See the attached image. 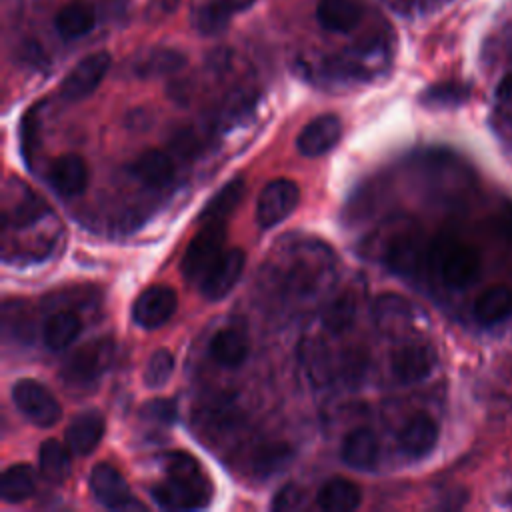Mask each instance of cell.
Returning <instances> with one entry per match:
<instances>
[{
  "mask_svg": "<svg viewBox=\"0 0 512 512\" xmlns=\"http://www.w3.org/2000/svg\"><path fill=\"white\" fill-rule=\"evenodd\" d=\"M178 298L170 286L154 284L138 294L132 304V320L144 330H156L164 326L176 312Z\"/></svg>",
  "mask_w": 512,
  "mask_h": 512,
  "instance_id": "cell-6",
  "label": "cell"
},
{
  "mask_svg": "<svg viewBox=\"0 0 512 512\" xmlns=\"http://www.w3.org/2000/svg\"><path fill=\"white\" fill-rule=\"evenodd\" d=\"M174 372V354L168 348H158L152 352L144 366L142 380L148 388H162Z\"/></svg>",
  "mask_w": 512,
  "mask_h": 512,
  "instance_id": "cell-30",
  "label": "cell"
},
{
  "mask_svg": "<svg viewBox=\"0 0 512 512\" xmlns=\"http://www.w3.org/2000/svg\"><path fill=\"white\" fill-rule=\"evenodd\" d=\"M316 502L322 510L328 512H352L362 502L360 488L346 478H330L316 496Z\"/></svg>",
  "mask_w": 512,
  "mask_h": 512,
  "instance_id": "cell-20",
  "label": "cell"
},
{
  "mask_svg": "<svg viewBox=\"0 0 512 512\" xmlns=\"http://www.w3.org/2000/svg\"><path fill=\"white\" fill-rule=\"evenodd\" d=\"M236 10H242V8L232 0H202L192 10V26L204 36L220 34L226 30Z\"/></svg>",
  "mask_w": 512,
  "mask_h": 512,
  "instance_id": "cell-19",
  "label": "cell"
},
{
  "mask_svg": "<svg viewBox=\"0 0 512 512\" xmlns=\"http://www.w3.org/2000/svg\"><path fill=\"white\" fill-rule=\"evenodd\" d=\"M110 54L108 52H94L82 58L62 80L60 84V94L62 98L76 102L86 96H90L106 76L110 68Z\"/></svg>",
  "mask_w": 512,
  "mask_h": 512,
  "instance_id": "cell-8",
  "label": "cell"
},
{
  "mask_svg": "<svg viewBox=\"0 0 512 512\" xmlns=\"http://www.w3.org/2000/svg\"><path fill=\"white\" fill-rule=\"evenodd\" d=\"M342 138V122L336 114H322L310 120L296 138V148L302 156L316 158L332 150Z\"/></svg>",
  "mask_w": 512,
  "mask_h": 512,
  "instance_id": "cell-12",
  "label": "cell"
},
{
  "mask_svg": "<svg viewBox=\"0 0 512 512\" xmlns=\"http://www.w3.org/2000/svg\"><path fill=\"white\" fill-rule=\"evenodd\" d=\"M466 98V90L458 84H438L422 94V102L428 106H446L458 104Z\"/></svg>",
  "mask_w": 512,
  "mask_h": 512,
  "instance_id": "cell-32",
  "label": "cell"
},
{
  "mask_svg": "<svg viewBox=\"0 0 512 512\" xmlns=\"http://www.w3.org/2000/svg\"><path fill=\"white\" fill-rule=\"evenodd\" d=\"M356 316V300L352 294L344 292L340 294L324 312V326L334 332L340 334L344 330H348L354 322Z\"/></svg>",
  "mask_w": 512,
  "mask_h": 512,
  "instance_id": "cell-29",
  "label": "cell"
},
{
  "mask_svg": "<svg viewBox=\"0 0 512 512\" xmlns=\"http://www.w3.org/2000/svg\"><path fill=\"white\" fill-rule=\"evenodd\" d=\"M300 204V188L288 178L268 182L256 200V222L260 228H274Z\"/></svg>",
  "mask_w": 512,
  "mask_h": 512,
  "instance_id": "cell-5",
  "label": "cell"
},
{
  "mask_svg": "<svg viewBox=\"0 0 512 512\" xmlns=\"http://www.w3.org/2000/svg\"><path fill=\"white\" fill-rule=\"evenodd\" d=\"M132 174L140 182H144V184H148L152 188H162V186L172 182V178H174V164H172L170 156H166L164 152H160V150H146L132 164Z\"/></svg>",
  "mask_w": 512,
  "mask_h": 512,
  "instance_id": "cell-22",
  "label": "cell"
},
{
  "mask_svg": "<svg viewBox=\"0 0 512 512\" xmlns=\"http://www.w3.org/2000/svg\"><path fill=\"white\" fill-rule=\"evenodd\" d=\"M438 434L440 432L434 418L424 412H418L402 426V430L398 432V442L408 458L418 460L434 450Z\"/></svg>",
  "mask_w": 512,
  "mask_h": 512,
  "instance_id": "cell-13",
  "label": "cell"
},
{
  "mask_svg": "<svg viewBox=\"0 0 512 512\" xmlns=\"http://www.w3.org/2000/svg\"><path fill=\"white\" fill-rule=\"evenodd\" d=\"M94 24H96V8L86 0L66 2L54 18V26L58 34L66 40L88 34L94 28Z\"/></svg>",
  "mask_w": 512,
  "mask_h": 512,
  "instance_id": "cell-18",
  "label": "cell"
},
{
  "mask_svg": "<svg viewBox=\"0 0 512 512\" xmlns=\"http://www.w3.org/2000/svg\"><path fill=\"white\" fill-rule=\"evenodd\" d=\"M48 180L60 196H78L88 186V166L78 154H62L52 162L48 170Z\"/></svg>",
  "mask_w": 512,
  "mask_h": 512,
  "instance_id": "cell-14",
  "label": "cell"
},
{
  "mask_svg": "<svg viewBox=\"0 0 512 512\" xmlns=\"http://www.w3.org/2000/svg\"><path fill=\"white\" fill-rule=\"evenodd\" d=\"M226 222H202V228L194 234L190 244L186 246L182 258V274L188 282H200L210 266L224 252L226 238Z\"/></svg>",
  "mask_w": 512,
  "mask_h": 512,
  "instance_id": "cell-2",
  "label": "cell"
},
{
  "mask_svg": "<svg viewBox=\"0 0 512 512\" xmlns=\"http://www.w3.org/2000/svg\"><path fill=\"white\" fill-rule=\"evenodd\" d=\"M114 358V340L112 338H98L80 346L64 364L62 378L68 384H90L98 380L112 364Z\"/></svg>",
  "mask_w": 512,
  "mask_h": 512,
  "instance_id": "cell-3",
  "label": "cell"
},
{
  "mask_svg": "<svg viewBox=\"0 0 512 512\" xmlns=\"http://www.w3.org/2000/svg\"><path fill=\"white\" fill-rule=\"evenodd\" d=\"M304 490L298 486V484H286L282 486L274 500H272V510H292V508H298L304 500Z\"/></svg>",
  "mask_w": 512,
  "mask_h": 512,
  "instance_id": "cell-33",
  "label": "cell"
},
{
  "mask_svg": "<svg viewBox=\"0 0 512 512\" xmlns=\"http://www.w3.org/2000/svg\"><path fill=\"white\" fill-rule=\"evenodd\" d=\"M496 96H498L502 102L512 104V72L506 74V76L500 80V84H498V88H496Z\"/></svg>",
  "mask_w": 512,
  "mask_h": 512,
  "instance_id": "cell-34",
  "label": "cell"
},
{
  "mask_svg": "<svg viewBox=\"0 0 512 512\" xmlns=\"http://www.w3.org/2000/svg\"><path fill=\"white\" fill-rule=\"evenodd\" d=\"M12 402L32 424L40 428H52L62 416L56 396L32 378H22L12 386Z\"/></svg>",
  "mask_w": 512,
  "mask_h": 512,
  "instance_id": "cell-4",
  "label": "cell"
},
{
  "mask_svg": "<svg viewBox=\"0 0 512 512\" xmlns=\"http://www.w3.org/2000/svg\"><path fill=\"white\" fill-rule=\"evenodd\" d=\"M342 460L356 470H372L378 462L380 446L370 428H354L342 442Z\"/></svg>",
  "mask_w": 512,
  "mask_h": 512,
  "instance_id": "cell-17",
  "label": "cell"
},
{
  "mask_svg": "<svg viewBox=\"0 0 512 512\" xmlns=\"http://www.w3.org/2000/svg\"><path fill=\"white\" fill-rule=\"evenodd\" d=\"M210 356L224 368L240 366L248 356V338L238 328H224L216 332L210 342Z\"/></svg>",
  "mask_w": 512,
  "mask_h": 512,
  "instance_id": "cell-21",
  "label": "cell"
},
{
  "mask_svg": "<svg viewBox=\"0 0 512 512\" xmlns=\"http://www.w3.org/2000/svg\"><path fill=\"white\" fill-rule=\"evenodd\" d=\"M364 16V6L358 0H320L316 18L330 32H352Z\"/></svg>",
  "mask_w": 512,
  "mask_h": 512,
  "instance_id": "cell-16",
  "label": "cell"
},
{
  "mask_svg": "<svg viewBox=\"0 0 512 512\" xmlns=\"http://www.w3.org/2000/svg\"><path fill=\"white\" fill-rule=\"evenodd\" d=\"M232 2H236L240 8H246V6H248L252 0H232Z\"/></svg>",
  "mask_w": 512,
  "mask_h": 512,
  "instance_id": "cell-35",
  "label": "cell"
},
{
  "mask_svg": "<svg viewBox=\"0 0 512 512\" xmlns=\"http://www.w3.org/2000/svg\"><path fill=\"white\" fill-rule=\"evenodd\" d=\"M82 332V320L78 314L60 310L54 312L44 324V344L50 350H64L68 348Z\"/></svg>",
  "mask_w": 512,
  "mask_h": 512,
  "instance_id": "cell-23",
  "label": "cell"
},
{
  "mask_svg": "<svg viewBox=\"0 0 512 512\" xmlns=\"http://www.w3.org/2000/svg\"><path fill=\"white\" fill-rule=\"evenodd\" d=\"M438 356L428 342H410L392 354V374L400 384H416L432 374Z\"/></svg>",
  "mask_w": 512,
  "mask_h": 512,
  "instance_id": "cell-11",
  "label": "cell"
},
{
  "mask_svg": "<svg viewBox=\"0 0 512 512\" xmlns=\"http://www.w3.org/2000/svg\"><path fill=\"white\" fill-rule=\"evenodd\" d=\"M388 262L400 272H410L420 262V242L414 236H400L388 250Z\"/></svg>",
  "mask_w": 512,
  "mask_h": 512,
  "instance_id": "cell-31",
  "label": "cell"
},
{
  "mask_svg": "<svg viewBox=\"0 0 512 512\" xmlns=\"http://www.w3.org/2000/svg\"><path fill=\"white\" fill-rule=\"evenodd\" d=\"M90 492L92 496L110 510H128V508H142V504L130 492L124 476L108 462H100L92 468L90 478Z\"/></svg>",
  "mask_w": 512,
  "mask_h": 512,
  "instance_id": "cell-7",
  "label": "cell"
},
{
  "mask_svg": "<svg viewBox=\"0 0 512 512\" xmlns=\"http://www.w3.org/2000/svg\"><path fill=\"white\" fill-rule=\"evenodd\" d=\"M34 490L36 474L28 464H12L0 476V496L4 502H24L34 494Z\"/></svg>",
  "mask_w": 512,
  "mask_h": 512,
  "instance_id": "cell-24",
  "label": "cell"
},
{
  "mask_svg": "<svg viewBox=\"0 0 512 512\" xmlns=\"http://www.w3.org/2000/svg\"><path fill=\"white\" fill-rule=\"evenodd\" d=\"M104 430V416L98 410L80 412L66 428V446L72 454L86 456L100 444Z\"/></svg>",
  "mask_w": 512,
  "mask_h": 512,
  "instance_id": "cell-15",
  "label": "cell"
},
{
  "mask_svg": "<svg viewBox=\"0 0 512 512\" xmlns=\"http://www.w3.org/2000/svg\"><path fill=\"white\" fill-rule=\"evenodd\" d=\"M186 58L184 54H180L178 50L172 48H154L150 52H146L134 66L138 76L144 78H152V76H166V74H174L180 68H184Z\"/></svg>",
  "mask_w": 512,
  "mask_h": 512,
  "instance_id": "cell-28",
  "label": "cell"
},
{
  "mask_svg": "<svg viewBox=\"0 0 512 512\" xmlns=\"http://www.w3.org/2000/svg\"><path fill=\"white\" fill-rule=\"evenodd\" d=\"M152 498L164 508H196L208 502V480L196 460L176 452L166 458V480L152 490Z\"/></svg>",
  "mask_w": 512,
  "mask_h": 512,
  "instance_id": "cell-1",
  "label": "cell"
},
{
  "mask_svg": "<svg viewBox=\"0 0 512 512\" xmlns=\"http://www.w3.org/2000/svg\"><path fill=\"white\" fill-rule=\"evenodd\" d=\"M244 180L232 178L228 184H224L212 200L202 208L200 222H226V218L236 210L244 196Z\"/></svg>",
  "mask_w": 512,
  "mask_h": 512,
  "instance_id": "cell-27",
  "label": "cell"
},
{
  "mask_svg": "<svg viewBox=\"0 0 512 512\" xmlns=\"http://www.w3.org/2000/svg\"><path fill=\"white\" fill-rule=\"evenodd\" d=\"M512 312V290L508 286H492L474 302V318L482 324L504 320Z\"/></svg>",
  "mask_w": 512,
  "mask_h": 512,
  "instance_id": "cell-26",
  "label": "cell"
},
{
  "mask_svg": "<svg viewBox=\"0 0 512 512\" xmlns=\"http://www.w3.org/2000/svg\"><path fill=\"white\" fill-rule=\"evenodd\" d=\"M246 264V254L240 248H230L220 254V258L210 266V270L204 274V278L198 282L200 294L216 302L224 298L240 280Z\"/></svg>",
  "mask_w": 512,
  "mask_h": 512,
  "instance_id": "cell-9",
  "label": "cell"
},
{
  "mask_svg": "<svg viewBox=\"0 0 512 512\" xmlns=\"http://www.w3.org/2000/svg\"><path fill=\"white\" fill-rule=\"evenodd\" d=\"M38 464H40V472L46 480H50L54 484H60L68 478L70 468H72L70 448L64 446L56 438H48L40 444Z\"/></svg>",
  "mask_w": 512,
  "mask_h": 512,
  "instance_id": "cell-25",
  "label": "cell"
},
{
  "mask_svg": "<svg viewBox=\"0 0 512 512\" xmlns=\"http://www.w3.org/2000/svg\"><path fill=\"white\" fill-rule=\"evenodd\" d=\"M480 264V254L476 248L454 242L442 250L438 258V274L444 284L452 288H464L478 278Z\"/></svg>",
  "mask_w": 512,
  "mask_h": 512,
  "instance_id": "cell-10",
  "label": "cell"
}]
</instances>
